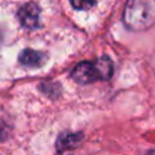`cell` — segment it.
Listing matches in <instances>:
<instances>
[{"label": "cell", "mask_w": 155, "mask_h": 155, "mask_svg": "<svg viewBox=\"0 0 155 155\" xmlns=\"http://www.w3.org/2000/svg\"><path fill=\"white\" fill-rule=\"evenodd\" d=\"M124 23L134 31H143L155 25V0H132L124 8Z\"/></svg>", "instance_id": "1"}, {"label": "cell", "mask_w": 155, "mask_h": 155, "mask_svg": "<svg viewBox=\"0 0 155 155\" xmlns=\"http://www.w3.org/2000/svg\"><path fill=\"white\" fill-rule=\"evenodd\" d=\"M147 155H155V150H154V151H150V153H148Z\"/></svg>", "instance_id": "7"}, {"label": "cell", "mask_w": 155, "mask_h": 155, "mask_svg": "<svg viewBox=\"0 0 155 155\" xmlns=\"http://www.w3.org/2000/svg\"><path fill=\"white\" fill-rule=\"evenodd\" d=\"M19 64L26 68H40L48 60V56L44 52H38L34 49H25L19 53Z\"/></svg>", "instance_id": "4"}, {"label": "cell", "mask_w": 155, "mask_h": 155, "mask_svg": "<svg viewBox=\"0 0 155 155\" xmlns=\"http://www.w3.org/2000/svg\"><path fill=\"white\" fill-rule=\"evenodd\" d=\"M18 19L25 29H37L40 26V7L35 3H26L19 8Z\"/></svg>", "instance_id": "3"}, {"label": "cell", "mask_w": 155, "mask_h": 155, "mask_svg": "<svg viewBox=\"0 0 155 155\" xmlns=\"http://www.w3.org/2000/svg\"><path fill=\"white\" fill-rule=\"evenodd\" d=\"M82 140V134H63L57 140V150L67 151L76 147Z\"/></svg>", "instance_id": "5"}, {"label": "cell", "mask_w": 155, "mask_h": 155, "mask_svg": "<svg viewBox=\"0 0 155 155\" xmlns=\"http://www.w3.org/2000/svg\"><path fill=\"white\" fill-rule=\"evenodd\" d=\"M72 7L78 8V10H87V8H91L93 5H95L94 2H71Z\"/></svg>", "instance_id": "6"}, {"label": "cell", "mask_w": 155, "mask_h": 155, "mask_svg": "<svg viewBox=\"0 0 155 155\" xmlns=\"http://www.w3.org/2000/svg\"><path fill=\"white\" fill-rule=\"evenodd\" d=\"M112 75L113 63L106 56L95 61H82L72 71V79L80 84H88L95 80H107Z\"/></svg>", "instance_id": "2"}]
</instances>
